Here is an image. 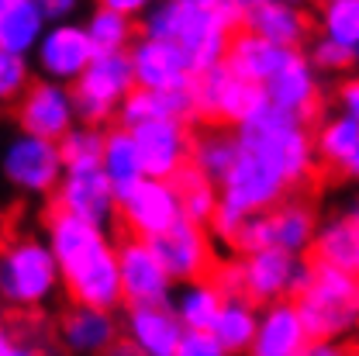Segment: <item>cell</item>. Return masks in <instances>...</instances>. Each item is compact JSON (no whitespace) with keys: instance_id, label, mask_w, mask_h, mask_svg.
Instances as JSON below:
<instances>
[{"instance_id":"obj_1","label":"cell","mask_w":359,"mask_h":356,"mask_svg":"<svg viewBox=\"0 0 359 356\" xmlns=\"http://www.w3.org/2000/svg\"><path fill=\"white\" fill-rule=\"evenodd\" d=\"M45 242L59 263V277L73 305H93L107 312L121 308L125 298L118 277V249L107 239L104 225L52 208L45 218Z\"/></svg>"},{"instance_id":"obj_2","label":"cell","mask_w":359,"mask_h":356,"mask_svg":"<svg viewBox=\"0 0 359 356\" xmlns=\"http://www.w3.org/2000/svg\"><path fill=\"white\" fill-rule=\"evenodd\" d=\"M242 0H156L142 14V35H159L190 55L194 73L222 62L228 39L242 28Z\"/></svg>"},{"instance_id":"obj_3","label":"cell","mask_w":359,"mask_h":356,"mask_svg":"<svg viewBox=\"0 0 359 356\" xmlns=\"http://www.w3.org/2000/svg\"><path fill=\"white\" fill-rule=\"evenodd\" d=\"M235 138L238 149L263 159L290 190L304 187L314 177L318 152H314V135L308 132V121H301L297 114L269 100H263L245 121L235 125Z\"/></svg>"},{"instance_id":"obj_4","label":"cell","mask_w":359,"mask_h":356,"mask_svg":"<svg viewBox=\"0 0 359 356\" xmlns=\"http://www.w3.org/2000/svg\"><path fill=\"white\" fill-rule=\"evenodd\" d=\"M308 284L294 294L311 343H332L359 329V273L308 260Z\"/></svg>"},{"instance_id":"obj_5","label":"cell","mask_w":359,"mask_h":356,"mask_svg":"<svg viewBox=\"0 0 359 356\" xmlns=\"http://www.w3.org/2000/svg\"><path fill=\"white\" fill-rule=\"evenodd\" d=\"M62 287L59 263L39 235H18L0 246V301L21 312H35Z\"/></svg>"},{"instance_id":"obj_6","label":"cell","mask_w":359,"mask_h":356,"mask_svg":"<svg viewBox=\"0 0 359 356\" xmlns=\"http://www.w3.org/2000/svg\"><path fill=\"white\" fill-rule=\"evenodd\" d=\"M135 87V70L128 48L118 52H97L83 66V73L69 84L73 104H76V121L100 125L111 121L125 93Z\"/></svg>"},{"instance_id":"obj_7","label":"cell","mask_w":359,"mask_h":356,"mask_svg":"<svg viewBox=\"0 0 359 356\" xmlns=\"http://www.w3.org/2000/svg\"><path fill=\"white\" fill-rule=\"evenodd\" d=\"M263 100H266L263 84H252V80L231 73L224 62H215V66H208L204 73L194 77V114L197 118L238 125Z\"/></svg>"},{"instance_id":"obj_8","label":"cell","mask_w":359,"mask_h":356,"mask_svg":"<svg viewBox=\"0 0 359 356\" xmlns=\"http://www.w3.org/2000/svg\"><path fill=\"white\" fill-rule=\"evenodd\" d=\"M0 173L21 194H35V197L39 194H52L59 177L66 173L59 142L32 132L14 135L4 145V152H0Z\"/></svg>"},{"instance_id":"obj_9","label":"cell","mask_w":359,"mask_h":356,"mask_svg":"<svg viewBox=\"0 0 359 356\" xmlns=\"http://www.w3.org/2000/svg\"><path fill=\"white\" fill-rule=\"evenodd\" d=\"M287 194H294L283 180L269 170L263 159H256L252 152L238 149L235 163L228 166V173L218 180V204L228 211L249 215V211H269L276 201H283Z\"/></svg>"},{"instance_id":"obj_10","label":"cell","mask_w":359,"mask_h":356,"mask_svg":"<svg viewBox=\"0 0 359 356\" xmlns=\"http://www.w3.org/2000/svg\"><path fill=\"white\" fill-rule=\"evenodd\" d=\"M149 246L159 256V263L166 267V273L173 277V284L194 280V277H208L215 270V249H211L208 225L177 218L170 228L149 235Z\"/></svg>"},{"instance_id":"obj_11","label":"cell","mask_w":359,"mask_h":356,"mask_svg":"<svg viewBox=\"0 0 359 356\" xmlns=\"http://www.w3.org/2000/svg\"><path fill=\"white\" fill-rule=\"evenodd\" d=\"M118 277H121V298L125 305H159L170 301L173 291V277L159 263V256L152 253L145 235L121 239L118 246Z\"/></svg>"},{"instance_id":"obj_12","label":"cell","mask_w":359,"mask_h":356,"mask_svg":"<svg viewBox=\"0 0 359 356\" xmlns=\"http://www.w3.org/2000/svg\"><path fill=\"white\" fill-rule=\"evenodd\" d=\"M118 218L132 235H156L183 218V204L170 177H142L118 197Z\"/></svg>"},{"instance_id":"obj_13","label":"cell","mask_w":359,"mask_h":356,"mask_svg":"<svg viewBox=\"0 0 359 356\" xmlns=\"http://www.w3.org/2000/svg\"><path fill=\"white\" fill-rule=\"evenodd\" d=\"M93 55H97V48L90 42L87 28L73 25L66 18H55V25H45L42 39L35 45L39 73L45 80H59V84H73Z\"/></svg>"},{"instance_id":"obj_14","label":"cell","mask_w":359,"mask_h":356,"mask_svg":"<svg viewBox=\"0 0 359 356\" xmlns=\"http://www.w3.org/2000/svg\"><path fill=\"white\" fill-rule=\"evenodd\" d=\"M18 125L21 132L59 142L76 125V104H73L69 84H59V80L28 84V90L18 97Z\"/></svg>"},{"instance_id":"obj_15","label":"cell","mask_w":359,"mask_h":356,"mask_svg":"<svg viewBox=\"0 0 359 356\" xmlns=\"http://www.w3.org/2000/svg\"><path fill=\"white\" fill-rule=\"evenodd\" d=\"M145 177H173L183 163H190V142L194 135L187 128L183 118L163 114V118H149L132 128Z\"/></svg>"},{"instance_id":"obj_16","label":"cell","mask_w":359,"mask_h":356,"mask_svg":"<svg viewBox=\"0 0 359 356\" xmlns=\"http://www.w3.org/2000/svg\"><path fill=\"white\" fill-rule=\"evenodd\" d=\"M135 70V87H190L194 84V66L190 55L180 48L173 39H159V35H142L128 45Z\"/></svg>"},{"instance_id":"obj_17","label":"cell","mask_w":359,"mask_h":356,"mask_svg":"<svg viewBox=\"0 0 359 356\" xmlns=\"http://www.w3.org/2000/svg\"><path fill=\"white\" fill-rule=\"evenodd\" d=\"M52 194H55V204L52 208L69 211V215H80V218H87L93 225H104V228L114 222V215H118V194L107 183L100 166L66 170Z\"/></svg>"},{"instance_id":"obj_18","label":"cell","mask_w":359,"mask_h":356,"mask_svg":"<svg viewBox=\"0 0 359 356\" xmlns=\"http://www.w3.org/2000/svg\"><path fill=\"white\" fill-rule=\"evenodd\" d=\"M242 294L256 305H269L276 298H290L294 273L301 267L297 253H287L280 246H263L245 253L242 260Z\"/></svg>"},{"instance_id":"obj_19","label":"cell","mask_w":359,"mask_h":356,"mask_svg":"<svg viewBox=\"0 0 359 356\" xmlns=\"http://www.w3.org/2000/svg\"><path fill=\"white\" fill-rule=\"evenodd\" d=\"M311 336L301 322V312L294 305V298H276L269 301V308L259 315L256 325V339L249 346V353L256 356H301L308 353Z\"/></svg>"},{"instance_id":"obj_20","label":"cell","mask_w":359,"mask_h":356,"mask_svg":"<svg viewBox=\"0 0 359 356\" xmlns=\"http://www.w3.org/2000/svg\"><path fill=\"white\" fill-rule=\"evenodd\" d=\"M263 90H266L269 104L297 114L301 121H311L318 114V107H321V90H318V80H314V66L301 52H294L263 84Z\"/></svg>"},{"instance_id":"obj_21","label":"cell","mask_w":359,"mask_h":356,"mask_svg":"<svg viewBox=\"0 0 359 356\" xmlns=\"http://www.w3.org/2000/svg\"><path fill=\"white\" fill-rule=\"evenodd\" d=\"M180 325L177 312L159 301V305H128L125 315V336L135 346V353L142 356H177L180 343Z\"/></svg>"},{"instance_id":"obj_22","label":"cell","mask_w":359,"mask_h":356,"mask_svg":"<svg viewBox=\"0 0 359 356\" xmlns=\"http://www.w3.org/2000/svg\"><path fill=\"white\" fill-rule=\"evenodd\" d=\"M297 48H287V45H276L263 39V35H256V32H249V28H238L231 39H228V48H224V66L231 70V73H238V77H245V80H252V84H266L269 77L294 55Z\"/></svg>"},{"instance_id":"obj_23","label":"cell","mask_w":359,"mask_h":356,"mask_svg":"<svg viewBox=\"0 0 359 356\" xmlns=\"http://www.w3.org/2000/svg\"><path fill=\"white\" fill-rule=\"evenodd\" d=\"M163 114H173V118H197L194 114V84L190 87H166V90H152V87H132L125 93V100L118 104L114 111V121L121 128H135L149 118H163Z\"/></svg>"},{"instance_id":"obj_24","label":"cell","mask_w":359,"mask_h":356,"mask_svg":"<svg viewBox=\"0 0 359 356\" xmlns=\"http://www.w3.org/2000/svg\"><path fill=\"white\" fill-rule=\"evenodd\" d=\"M62 346L69 353L93 356V353H107L118 343V318L107 308H93V305H76L73 312L62 318L59 325Z\"/></svg>"},{"instance_id":"obj_25","label":"cell","mask_w":359,"mask_h":356,"mask_svg":"<svg viewBox=\"0 0 359 356\" xmlns=\"http://www.w3.org/2000/svg\"><path fill=\"white\" fill-rule=\"evenodd\" d=\"M242 28L263 35L269 42L287 45V48H301V42L311 35V18L301 11V4H287V0H266L256 7H245Z\"/></svg>"},{"instance_id":"obj_26","label":"cell","mask_w":359,"mask_h":356,"mask_svg":"<svg viewBox=\"0 0 359 356\" xmlns=\"http://www.w3.org/2000/svg\"><path fill=\"white\" fill-rule=\"evenodd\" d=\"M269 218V242L287 253H308L314 239V208L301 197H283L266 211Z\"/></svg>"},{"instance_id":"obj_27","label":"cell","mask_w":359,"mask_h":356,"mask_svg":"<svg viewBox=\"0 0 359 356\" xmlns=\"http://www.w3.org/2000/svg\"><path fill=\"white\" fill-rule=\"evenodd\" d=\"M314 152L325 166L346 177H359V118L342 114L325 121L314 135Z\"/></svg>"},{"instance_id":"obj_28","label":"cell","mask_w":359,"mask_h":356,"mask_svg":"<svg viewBox=\"0 0 359 356\" xmlns=\"http://www.w3.org/2000/svg\"><path fill=\"white\" fill-rule=\"evenodd\" d=\"M100 170L107 183L114 187V194H128L138 180L145 177V166H142V156H138V145H135L132 128H121L114 125L111 132H104V149H100Z\"/></svg>"},{"instance_id":"obj_29","label":"cell","mask_w":359,"mask_h":356,"mask_svg":"<svg viewBox=\"0 0 359 356\" xmlns=\"http://www.w3.org/2000/svg\"><path fill=\"white\" fill-rule=\"evenodd\" d=\"M308 253H311V260L359 273V218L346 215V218L328 222L321 232H314Z\"/></svg>"},{"instance_id":"obj_30","label":"cell","mask_w":359,"mask_h":356,"mask_svg":"<svg viewBox=\"0 0 359 356\" xmlns=\"http://www.w3.org/2000/svg\"><path fill=\"white\" fill-rule=\"evenodd\" d=\"M256 325H259L256 301H249L245 294H231L222 301V308L211 322V332L218 336L224 353H249V346L256 339Z\"/></svg>"},{"instance_id":"obj_31","label":"cell","mask_w":359,"mask_h":356,"mask_svg":"<svg viewBox=\"0 0 359 356\" xmlns=\"http://www.w3.org/2000/svg\"><path fill=\"white\" fill-rule=\"evenodd\" d=\"M48 14L39 0H18L14 7L0 11V48H11L18 55H32L42 39Z\"/></svg>"},{"instance_id":"obj_32","label":"cell","mask_w":359,"mask_h":356,"mask_svg":"<svg viewBox=\"0 0 359 356\" xmlns=\"http://www.w3.org/2000/svg\"><path fill=\"white\" fill-rule=\"evenodd\" d=\"M222 301H224L222 287L211 277H194V280H183L173 312H177L183 329H211Z\"/></svg>"},{"instance_id":"obj_33","label":"cell","mask_w":359,"mask_h":356,"mask_svg":"<svg viewBox=\"0 0 359 356\" xmlns=\"http://www.w3.org/2000/svg\"><path fill=\"white\" fill-rule=\"evenodd\" d=\"M173 187L180 194V204H183V218L197 225H208L215 208H218V183L211 177H204L194 163H183L177 173H173Z\"/></svg>"},{"instance_id":"obj_34","label":"cell","mask_w":359,"mask_h":356,"mask_svg":"<svg viewBox=\"0 0 359 356\" xmlns=\"http://www.w3.org/2000/svg\"><path fill=\"white\" fill-rule=\"evenodd\" d=\"M235 156H238V138L235 132H204L201 138H194L190 142V163L204 173V177H211L215 183L228 173V166L235 163Z\"/></svg>"},{"instance_id":"obj_35","label":"cell","mask_w":359,"mask_h":356,"mask_svg":"<svg viewBox=\"0 0 359 356\" xmlns=\"http://www.w3.org/2000/svg\"><path fill=\"white\" fill-rule=\"evenodd\" d=\"M90 35V42L97 52H118V48H128L135 42V25L128 14L121 11H111V7H100L90 14V21L83 25Z\"/></svg>"},{"instance_id":"obj_36","label":"cell","mask_w":359,"mask_h":356,"mask_svg":"<svg viewBox=\"0 0 359 356\" xmlns=\"http://www.w3.org/2000/svg\"><path fill=\"white\" fill-rule=\"evenodd\" d=\"M100 149H104V132H100V125H87V121L73 125L59 138V152H62V166L66 170L100 166Z\"/></svg>"},{"instance_id":"obj_37","label":"cell","mask_w":359,"mask_h":356,"mask_svg":"<svg viewBox=\"0 0 359 356\" xmlns=\"http://www.w3.org/2000/svg\"><path fill=\"white\" fill-rule=\"evenodd\" d=\"M321 32L328 39L359 52V0H328V4H321Z\"/></svg>"},{"instance_id":"obj_38","label":"cell","mask_w":359,"mask_h":356,"mask_svg":"<svg viewBox=\"0 0 359 356\" xmlns=\"http://www.w3.org/2000/svg\"><path fill=\"white\" fill-rule=\"evenodd\" d=\"M32 84V62L28 55H18L11 48H0V104L18 100Z\"/></svg>"},{"instance_id":"obj_39","label":"cell","mask_w":359,"mask_h":356,"mask_svg":"<svg viewBox=\"0 0 359 356\" xmlns=\"http://www.w3.org/2000/svg\"><path fill=\"white\" fill-rule=\"evenodd\" d=\"M228 246H231L238 256H245V253H252V249H263V246H273V242H269L266 211H249V215H242L238 225H235V232H231V239H228Z\"/></svg>"},{"instance_id":"obj_40","label":"cell","mask_w":359,"mask_h":356,"mask_svg":"<svg viewBox=\"0 0 359 356\" xmlns=\"http://www.w3.org/2000/svg\"><path fill=\"white\" fill-rule=\"evenodd\" d=\"M356 62V48L335 42V39H318L311 48V66H321V70H346Z\"/></svg>"},{"instance_id":"obj_41","label":"cell","mask_w":359,"mask_h":356,"mask_svg":"<svg viewBox=\"0 0 359 356\" xmlns=\"http://www.w3.org/2000/svg\"><path fill=\"white\" fill-rule=\"evenodd\" d=\"M177 356H224V346L211 329H183L177 343Z\"/></svg>"},{"instance_id":"obj_42","label":"cell","mask_w":359,"mask_h":356,"mask_svg":"<svg viewBox=\"0 0 359 356\" xmlns=\"http://www.w3.org/2000/svg\"><path fill=\"white\" fill-rule=\"evenodd\" d=\"M211 280L222 287L224 298H231V294H242V263H238V260L224 263V267L215 270V277H211Z\"/></svg>"},{"instance_id":"obj_43","label":"cell","mask_w":359,"mask_h":356,"mask_svg":"<svg viewBox=\"0 0 359 356\" xmlns=\"http://www.w3.org/2000/svg\"><path fill=\"white\" fill-rule=\"evenodd\" d=\"M100 7H111V11H121V14H128V18H142L156 0H97Z\"/></svg>"},{"instance_id":"obj_44","label":"cell","mask_w":359,"mask_h":356,"mask_svg":"<svg viewBox=\"0 0 359 356\" xmlns=\"http://www.w3.org/2000/svg\"><path fill=\"white\" fill-rule=\"evenodd\" d=\"M339 100H342L346 114L359 118V77H356V80H346V84H342V90H339Z\"/></svg>"},{"instance_id":"obj_45","label":"cell","mask_w":359,"mask_h":356,"mask_svg":"<svg viewBox=\"0 0 359 356\" xmlns=\"http://www.w3.org/2000/svg\"><path fill=\"white\" fill-rule=\"evenodd\" d=\"M39 4H42V11L48 18H69L80 7V0H39Z\"/></svg>"},{"instance_id":"obj_46","label":"cell","mask_w":359,"mask_h":356,"mask_svg":"<svg viewBox=\"0 0 359 356\" xmlns=\"http://www.w3.org/2000/svg\"><path fill=\"white\" fill-rule=\"evenodd\" d=\"M18 353H21V346L14 343L11 329H7V325H0V356H18Z\"/></svg>"},{"instance_id":"obj_47","label":"cell","mask_w":359,"mask_h":356,"mask_svg":"<svg viewBox=\"0 0 359 356\" xmlns=\"http://www.w3.org/2000/svg\"><path fill=\"white\" fill-rule=\"evenodd\" d=\"M18 0H0V11H7V7H14Z\"/></svg>"},{"instance_id":"obj_48","label":"cell","mask_w":359,"mask_h":356,"mask_svg":"<svg viewBox=\"0 0 359 356\" xmlns=\"http://www.w3.org/2000/svg\"><path fill=\"white\" fill-rule=\"evenodd\" d=\"M256 4H266V0H242V7H256Z\"/></svg>"},{"instance_id":"obj_49","label":"cell","mask_w":359,"mask_h":356,"mask_svg":"<svg viewBox=\"0 0 359 356\" xmlns=\"http://www.w3.org/2000/svg\"><path fill=\"white\" fill-rule=\"evenodd\" d=\"M287 4H304V0H287Z\"/></svg>"},{"instance_id":"obj_50","label":"cell","mask_w":359,"mask_h":356,"mask_svg":"<svg viewBox=\"0 0 359 356\" xmlns=\"http://www.w3.org/2000/svg\"><path fill=\"white\" fill-rule=\"evenodd\" d=\"M353 215H356V218H359V208H356V211H353Z\"/></svg>"},{"instance_id":"obj_51","label":"cell","mask_w":359,"mask_h":356,"mask_svg":"<svg viewBox=\"0 0 359 356\" xmlns=\"http://www.w3.org/2000/svg\"><path fill=\"white\" fill-rule=\"evenodd\" d=\"M318 4H328V0H318Z\"/></svg>"}]
</instances>
